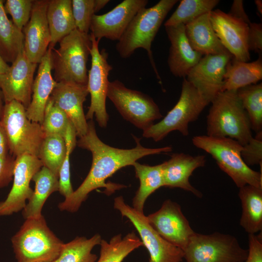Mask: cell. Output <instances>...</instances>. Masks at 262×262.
Segmentation results:
<instances>
[{"mask_svg": "<svg viewBox=\"0 0 262 262\" xmlns=\"http://www.w3.org/2000/svg\"><path fill=\"white\" fill-rule=\"evenodd\" d=\"M136 146L131 149L114 147L103 142L98 137L93 120L88 122L86 134L79 138L77 145L80 147L90 151L92 162L90 171L79 187L68 197L58 204L61 211L76 212L89 194L99 188H105L107 195L126 187L125 185L106 183V180L122 167L132 165L138 160L150 155L168 153L172 151L171 146L159 148H147L142 146L140 139L134 135Z\"/></svg>", "mask_w": 262, "mask_h": 262, "instance_id": "1", "label": "cell"}, {"mask_svg": "<svg viewBox=\"0 0 262 262\" xmlns=\"http://www.w3.org/2000/svg\"><path fill=\"white\" fill-rule=\"evenodd\" d=\"M178 0H161L153 6L140 10L132 18L115 48L121 57H130L136 49H145L157 78L161 79L156 68L151 49V44L166 16Z\"/></svg>", "mask_w": 262, "mask_h": 262, "instance_id": "2", "label": "cell"}, {"mask_svg": "<svg viewBox=\"0 0 262 262\" xmlns=\"http://www.w3.org/2000/svg\"><path fill=\"white\" fill-rule=\"evenodd\" d=\"M207 116V135L228 137L243 146L253 137L248 115L243 108L237 91L219 92L211 102Z\"/></svg>", "mask_w": 262, "mask_h": 262, "instance_id": "3", "label": "cell"}, {"mask_svg": "<svg viewBox=\"0 0 262 262\" xmlns=\"http://www.w3.org/2000/svg\"><path fill=\"white\" fill-rule=\"evenodd\" d=\"M11 242L17 262H53L64 244L50 229L42 215L25 219Z\"/></svg>", "mask_w": 262, "mask_h": 262, "instance_id": "4", "label": "cell"}, {"mask_svg": "<svg viewBox=\"0 0 262 262\" xmlns=\"http://www.w3.org/2000/svg\"><path fill=\"white\" fill-rule=\"evenodd\" d=\"M192 143L196 147L210 154L221 170L238 187L251 185L262 188V172L255 171L246 164L241 156L243 146L236 140L206 135L193 137Z\"/></svg>", "mask_w": 262, "mask_h": 262, "instance_id": "5", "label": "cell"}, {"mask_svg": "<svg viewBox=\"0 0 262 262\" xmlns=\"http://www.w3.org/2000/svg\"><path fill=\"white\" fill-rule=\"evenodd\" d=\"M57 49H52V69L56 82H71L86 85V64L92 46L91 35L77 29L63 38Z\"/></svg>", "mask_w": 262, "mask_h": 262, "instance_id": "6", "label": "cell"}, {"mask_svg": "<svg viewBox=\"0 0 262 262\" xmlns=\"http://www.w3.org/2000/svg\"><path fill=\"white\" fill-rule=\"evenodd\" d=\"M0 122L11 155L15 158L25 154L38 157L45 135L40 124L28 118L21 103L16 100L5 103Z\"/></svg>", "mask_w": 262, "mask_h": 262, "instance_id": "7", "label": "cell"}, {"mask_svg": "<svg viewBox=\"0 0 262 262\" xmlns=\"http://www.w3.org/2000/svg\"><path fill=\"white\" fill-rule=\"evenodd\" d=\"M209 103L185 78L182 82L181 93L176 104L158 123L143 131V136L158 142L170 132L178 131L183 135L189 134V123L196 120Z\"/></svg>", "mask_w": 262, "mask_h": 262, "instance_id": "8", "label": "cell"}, {"mask_svg": "<svg viewBox=\"0 0 262 262\" xmlns=\"http://www.w3.org/2000/svg\"><path fill=\"white\" fill-rule=\"evenodd\" d=\"M183 251L186 262H244L248 255L235 236L219 232H195Z\"/></svg>", "mask_w": 262, "mask_h": 262, "instance_id": "9", "label": "cell"}, {"mask_svg": "<svg viewBox=\"0 0 262 262\" xmlns=\"http://www.w3.org/2000/svg\"><path fill=\"white\" fill-rule=\"evenodd\" d=\"M107 97L125 119L143 131L163 117L151 97L126 87L117 80L109 82Z\"/></svg>", "mask_w": 262, "mask_h": 262, "instance_id": "10", "label": "cell"}, {"mask_svg": "<svg viewBox=\"0 0 262 262\" xmlns=\"http://www.w3.org/2000/svg\"><path fill=\"white\" fill-rule=\"evenodd\" d=\"M114 208L122 217L132 223L140 235L143 245L149 254V262H181L184 259L182 249L170 243L161 236L149 224L144 213L126 204L122 196L114 199Z\"/></svg>", "mask_w": 262, "mask_h": 262, "instance_id": "11", "label": "cell"}, {"mask_svg": "<svg viewBox=\"0 0 262 262\" xmlns=\"http://www.w3.org/2000/svg\"><path fill=\"white\" fill-rule=\"evenodd\" d=\"M90 34L92 41L91 66L88 71L87 86L91 101L85 117L86 120H93L95 116L98 125L106 128L109 120L106 108L108 75L113 67L108 62V53L106 49L99 50V40Z\"/></svg>", "mask_w": 262, "mask_h": 262, "instance_id": "12", "label": "cell"}, {"mask_svg": "<svg viewBox=\"0 0 262 262\" xmlns=\"http://www.w3.org/2000/svg\"><path fill=\"white\" fill-rule=\"evenodd\" d=\"M43 166L38 157L22 155L16 157L12 188L6 198L0 202V216H7L22 210L33 190L30 182Z\"/></svg>", "mask_w": 262, "mask_h": 262, "instance_id": "13", "label": "cell"}, {"mask_svg": "<svg viewBox=\"0 0 262 262\" xmlns=\"http://www.w3.org/2000/svg\"><path fill=\"white\" fill-rule=\"evenodd\" d=\"M147 218L161 236L182 250L195 233L180 206L170 199L165 200L159 210L147 215Z\"/></svg>", "mask_w": 262, "mask_h": 262, "instance_id": "14", "label": "cell"}, {"mask_svg": "<svg viewBox=\"0 0 262 262\" xmlns=\"http://www.w3.org/2000/svg\"><path fill=\"white\" fill-rule=\"evenodd\" d=\"M11 64L8 70L0 76L3 100L5 103L17 101L26 109L32 98L33 75L37 64L28 59L24 49Z\"/></svg>", "mask_w": 262, "mask_h": 262, "instance_id": "15", "label": "cell"}, {"mask_svg": "<svg viewBox=\"0 0 262 262\" xmlns=\"http://www.w3.org/2000/svg\"><path fill=\"white\" fill-rule=\"evenodd\" d=\"M232 57L231 54L205 55L186 77L209 103L222 91L226 67Z\"/></svg>", "mask_w": 262, "mask_h": 262, "instance_id": "16", "label": "cell"}, {"mask_svg": "<svg viewBox=\"0 0 262 262\" xmlns=\"http://www.w3.org/2000/svg\"><path fill=\"white\" fill-rule=\"evenodd\" d=\"M147 3V0H124L108 13L95 14L91 22L90 34L99 41L102 38L118 41L134 16Z\"/></svg>", "mask_w": 262, "mask_h": 262, "instance_id": "17", "label": "cell"}, {"mask_svg": "<svg viewBox=\"0 0 262 262\" xmlns=\"http://www.w3.org/2000/svg\"><path fill=\"white\" fill-rule=\"evenodd\" d=\"M213 30L223 46L236 60L247 62L250 59L247 47L248 25L219 9L210 13Z\"/></svg>", "mask_w": 262, "mask_h": 262, "instance_id": "18", "label": "cell"}, {"mask_svg": "<svg viewBox=\"0 0 262 262\" xmlns=\"http://www.w3.org/2000/svg\"><path fill=\"white\" fill-rule=\"evenodd\" d=\"M49 0H33L30 18L22 30L25 53L31 62L36 64L46 54L51 41L47 17Z\"/></svg>", "mask_w": 262, "mask_h": 262, "instance_id": "19", "label": "cell"}, {"mask_svg": "<svg viewBox=\"0 0 262 262\" xmlns=\"http://www.w3.org/2000/svg\"><path fill=\"white\" fill-rule=\"evenodd\" d=\"M88 94L87 84L60 82L57 83L49 97L66 115L79 138L84 136L88 129L83 104Z\"/></svg>", "mask_w": 262, "mask_h": 262, "instance_id": "20", "label": "cell"}, {"mask_svg": "<svg viewBox=\"0 0 262 262\" xmlns=\"http://www.w3.org/2000/svg\"><path fill=\"white\" fill-rule=\"evenodd\" d=\"M205 164L204 155L172 154L168 161L162 164L164 187L180 188L201 198L202 194L191 184L189 178L196 168L205 166Z\"/></svg>", "mask_w": 262, "mask_h": 262, "instance_id": "21", "label": "cell"}, {"mask_svg": "<svg viewBox=\"0 0 262 262\" xmlns=\"http://www.w3.org/2000/svg\"><path fill=\"white\" fill-rule=\"evenodd\" d=\"M171 46L167 63L170 72L178 77L186 78L202 55L190 46L185 32V25L165 27Z\"/></svg>", "mask_w": 262, "mask_h": 262, "instance_id": "22", "label": "cell"}, {"mask_svg": "<svg viewBox=\"0 0 262 262\" xmlns=\"http://www.w3.org/2000/svg\"><path fill=\"white\" fill-rule=\"evenodd\" d=\"M52 49L49 48L39 63L33 81L31 102L26 109L28 118L42 124L47 102L57 84L52 76Z\"/></svg>", "mask_w": 262, "mask_h": 262, "instance_id": "23", "label": "cell"}, {"mask_svg": "<svg viewBox=\"0 0 262 262\" xmlns=\"http://www.w3.org/2000/svg\"><path fill=\"white\" fill-rule=\"evenodd\" d=\"M210 13H205L185 25V34L190 46L202 55L230 54L215 34Z\"/></svg>", "mask_w": 262, "mask_h": 262, "instance_id": "24", "label": "cell"}, {"mask_svg": "<svg viewBox=\"0 0 262 262\" xmlns=\"http://www.w3.org/2000/svg\"><path fill=\"white\" fill-rule=\"evenodd\" d=\"M262 79L261 56L251 62L240 61L232 57L226 67L222 91H237L242 87L257 83Z\"/></svg>", "mask_w": 262, "mask_h": 262, "instance_id": "25", "label": "cell"}, {"mask_svg": "<svg viewBox=\"0 0 262 262\" xmlns=\"http://www.w3.org/2000/svg\"><path fill=\"white\" fill-rule=\"evenodd\" d=\"M242 212L240 225L248 234L262 230V188L246 185L238 193Z\"/></svg>", "mask_w": 262, "mask_h": 262, "instance_id": "26", "label": "cell"}, {"mask_svg": "<svg viewBox=\"0 0 262 262\" xmlns=\"http://www.w3.org/2000/svg\"><path fill=\"white\" fill-rule=\"evenodd\" d=\"M32 180L35 183L34 190L22 210V215L25 219L41 216L42 209L47 198L59 190L58 177L44 166L35 174Z\"/></svg>", "mask_w": 262, "mask_h": 262, "instance_id": "27", "label": "cell"}, {"mask_svg": "<svg viewBox=\"0 0 262 262\" xmlns=\"http://www.w3.org/2000/svg\"><path fill=\"white\" fill-rule=\"evenodd\" d=\"M47 17L51 35L49 48L76 29L72 10L71 0H49Z\"/></svg>", "mask_w": 262, "mask_h": 262, "instance_id": "28", "label": "cell"}, {"mask_svg": "<svg viewBox=\"0 0 262 262\" xmlns=\"http://www.w3.org/2000/svg\"><path fill=\"white\" fill-rule=\"evenodd\" d=\"M134 167L135 177L140 181V186L132 200V207L144 213L145 203L148 197L156 190L164 186L162 164L149 165L137 162Z\"/></svg>", "mask_w": 262, "mask_h": 262, "instance_id": "29", "label": "cell"}, {"mask_svg": "<svg viewBox=\"0 0 262 262\" xmlns=\"http://www.w3.org/2000/svg\"><path fill=\"white\" fill-rule=\"evenodd\" d=\"M0 0V54L7 63H12L24 49V34L8 18Z\"/></svg>", "mask_w": 262, "mask_h": 262, "instance_id": "30", "label": "cell"}, {"mask_svg": "<svg viewBox=\"0 0 262 262\" xmlns=\"http://www.w3.org/2000/svg\"><path fill=\"white\" fill-rule=\"evenodd\" d=\"M100 256L97 262H122L143 243L134 231L122 237L121 234L114 236L108 242L102 239L100 243Z\"/></svg>", "mask_w": 262, "mask_h": 262, "instance_id": "31", "label": "cell"}, {"mask_svg": "<svg viewBox=\"0 0 262 262\" xmlns=\"http://www.w3.org/2000/svg\"><path fill=\"white\" fill-rule=\"evenodd\" d=\"M101 240L99 234L89 239L77 236L64 244L59 256L53 262H96L98 256L92 253V250L96 246L100 245Z\"/></svg>", "mask_w": 262, "mask_h": 262, "instance_id": "32", "label": "cell"}, {"mask_svg": "<svg viewBox=\"0 0 262 262\" xmlns=\"http://www.w3.org/2000/svg\"><path fill=\"white\" fill-rule=\"evenodd\" d=\"M218 0H181L164 27L186 25L199 16L211 12L219 2Z\"/></svg>", "mask_w": 262, "mask_h": 262, "instance_id": "33", "label": "cell"}, {"mask_svg": "<svg viewBox=\"0 0 262 262\" xmlns=\"http://www.w3.org/2000/svg\"><path fill=\"white\" fill-rule=\"evenodd\" d=\"M249 118L252 130L262 131V83L251 84L237 90Z\"/></svg>", "mask_w": 262, "mask_h": 262, "instance_id": "34", "label": "cell"}, {"mask_svg": "<svg viewBox=\"0 0 262 262\" xmlns=\"http://www.w3.org/2000/svg\"><path fill=\"white\" fill-rule=\"evenodd\" d=\"M66 147L63 136H45L40 147L38 158L43 166L59 177V172L66 155Z\"/></svg>", "mask_w": 262, "mask_h": 262, "instance_id": "35", "label": "cell"}, {"mask_svg": "<svg viewBox=\"0 0 262 262\" xmlns=\"http://www.w3.org/2000/svg\"><path fill=\"white\" fill-rule=\"evenodd\" d=\"M65 113L56 106L49 98L46 106L43 120L41 124L45 136H64L69 123Z\"/></svg>", "mask_w": 262, "mask_h": 262, "instance_id": "36", "label": "cell"}, {"mask_svg": "<svg viewBox=\"0 0 262 262\" xmlns=\"http://www.w3.org/2000/svg\"><path fill=\"white\" fill-rule=\"evenodd\" d=\"M72 10L76 29L88 34L93 16L98 12L95 0H72Z\"/></svg>", "mask_w": 262, "mask_h": 262, "instance_id": "37", "label": "cell"}, {"mask_svg": "<svg viewBox=\"0 0 262 262\" xmlns=\"http://www.w3.org/2000/svg\"><path fill=\"white\" fill-rule=\"evenodd\" d=\"M5 1L4 8L6 13L11 15L13 23L22 31L30 18L33 0H7Z\"/></svg>", "mask_w": 262, "mask_h": 262, "instance_id": "38", "label": "cell"}, {"mask_svg": "<svg viewBox=\"0 0 262 262\" xmlns=\"http://www.w3.org/2000/svg\"><path fill=\"white\" fill-rule=\"evenodd\" d=\"M241 156L248 166L262 164V131L257 133L255 137L243 146Z\"/></svg>", "mask_w": 262, "mask_h": 262, "instance_id": "39", "label": "cell"}, {"mask_svg": "<svg viewBox=\"0 0 262 262\" xmlns=\"http://www.w3.org/2000/svg\"><path fill=\"white\" fill-rule=\"evenodd\" d=\"M66 155L59 172V190L65 198L70 196L74 192L70 181L69 157L72 150L66 147Z\"/></svg>", "mask_w": 262, "mask_h": 262, "instance_id": "40", "label": "cell"}, {"mask_svg": "<svg viewBox=\"0 0 262 262\" xmlns=\"http://www.w3.org/2000/svg\"><path fill=\"white\" fill-rule=\"evenodd\" d=\"M15 159L11 154L0 157V189L7 186L13 180Z\"/></svg>", "mask_w": 262, "mask_h": 262, "instance_id": "41", "label": "cell"}, {"mask_svg": "<svg viewBox=\"0 0 262 262\" xmlns=\"http://www.w3.org/2000/svg\"><path fill=\"white\" fill-rule=\"evenodd\" d=\"M249 50L261 53L262 51V25L261 23H252L248 25L247 37Z\"/></svg>", "mask_w": 262, "mask_h": 262, "instance_id": "42", "label": "cell"}, {"mask_svg": "<svg viewBox=\"0 0 262 262\" xmlns=\"http://www.w3.org/2000/svg\"><path fill=\"white\" fill-rule=\"evenodd\" d=\"M247 258L244 262H262V233L248 234Z\"/></svg>", "mask_w": 262, "mask_h": 262, "instance_id": "43", "label": "cell"}, {"mask_svg": "<svg viewBox=\"0 0 262 262\" xmlns=\"http://www.w3.org/2000/svg\"><path fill=\"white\" fill-rule=\"evenodd\" d=\"M232 16L243 21L248 25L251 23L250 20L245 11L243 1L234 0L231 5L229 13Z\"/></svg>", "mask_w": 262, "mask_h": 262, "instance_id": "44", "label": "cell"}, {"mask_svg": "<svg viewBox=\"0 0 262 262\" xmlns=\"http://www.w3.org/2000/svg\"><path fill=\"white\" fill-rule=\"evenodd\" d=\"M8 142L4 129L0 121V157L9 154Z\"/></svg>", "mask_w": 262, "mask_h": 262, "instance_id": "45", "label": "cell"}, {"mask_svg": "<svg viewBox=\"0 0 262 262\" xmlns=\"http://www.w3.org/2000/svg\"><path fill=\"white\" fill-rule=\"evenodd\" d=\"M10 66L3 59L0 54V76L5 73L9 69Z\"/></svg>", "mask_w": 262, "mask_h": 262, "instance_id": "46", "label": "cell"}, {"mask_svg": "<svg viewBox=\"0 0 262 262\" xmlns=\"http://www.w3.org/2000/svg\"><path fill=\"white\" fill-rule=\"evenodd\" d=\"M255 3L256 5L257 9L261 15H262V1L261 0H255Z\"/></svg>", "mask_w": 262, "mask_h": 262, "instance_id": "47", "label": "cell"}, {"mask_svg": "<svg viewBox=\"0 0 262 262\" xmlns=\"http://www.w3.org/2000/svg\"><path fill=\"white\" fill-rule=\"evenodd\" d=\"M3 96H2V93H1V91L0 89V119H1V116H2V113H3V107H4V105L3 104Z\"/></svg>", "mask_w": 262, "mask_h": 262, "instance_id": "48", "label": "cell"}]
</instances>
